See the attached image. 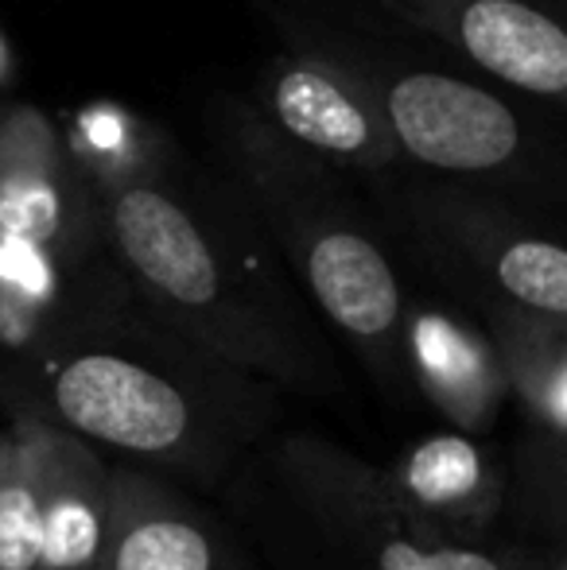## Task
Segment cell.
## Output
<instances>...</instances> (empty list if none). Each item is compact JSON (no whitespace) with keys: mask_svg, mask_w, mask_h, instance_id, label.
Segmentation results:
<instances>
[{"mask_svg":"<svg viewBox=\"0 0 567 570\" xmlns=\"http://www.w3.org/2000/svg\"><path fill=\"white\" fill-rule=\"evenodd\" d=\"M0 407L137 458V470L218 481L273 423L276 389L195 350L114 261H90L47 331L0 353Z\"/></svg>","mask_w":567,"mask_h":570,"instance_id":"6da1fadb","label":"cell"},{"mask_svg":"<svg viewBox=\"0 0 567 570\" xmlns=\"http://www.w3.org/2000/svg\"><path fill=\"white\" fill-rule=\"evenodd\" d=\"M101 237L133 295L195 350L268 389H339V368L281 284L156 179L106 175Z\"/></svg>","mask_w":567,"mask_h":570,"instance_id":"7a4b0ae2","label":"cell"},{"mask_svg":"<svg viewBox=\"0 0 567 570\" xmlns=\"http://www.w3.org/2000/svg\"><path fill=\"white\" fill-rule=\"evenodd\" d=\"M261 144L273 164H261L245 151V171L265 195L268 218L311 299L354 345L373 381L385 389H412L404 357L409 303L389 253L350 214V206L334 198V190L315 183L311 167L292 164L268 132H261Z\"/></svg>","mask_w":567,"mask_h":570,"instance_id":"3957f363","label":"cell"},{"mask_svg":"<svg viewBox=\"0 0 567 570\" xmlns=\"http://www.w3.org/2000/svg\"><path fill=\"white\" fill-rule=\"evenodd\" d=\"M281 478L311 532L346 570H540L564 548L532 540H454L397 493L385 470L326 439H287Z\"/></svg>","mask_w":567,"mask_h":570,"instance_id":"277c9868","label":"cell"},{"mask_svg":"<svg viewBox=\"0 0 567 570\" xmlns=\"http://www.w3.org/2000/svg\"><path fill=\"white\" fill-rule=\"evenodd\" d=\"M98 240L101 222L78 195L51 125L36 109H0V245L75 272L98 256Z\"/></svg>","mask_w":567,"mask_h":570,"instance_id":"5b68a950","label":"cell"},{"mask_svg":"<svg viewBox=\"0 0 567 570\" xmlns=\"http://www.w3.org/2000/svg\"><path fill=\"white\" fill-rule=\"evenodd\" d=\"M409 214L475 279L478 299L486 295L567 323V253L560 240L459 195L417 198Z\"/></svg>","mask_w":567,"mask_h":570,"instance_id":"8992f818","label":"cell"},{"mask_svg":"<svg viewBox=\"0 0 567 570\" xmlns=\"http://www.w3.org/2000/svg\"><path fill=\"white\" fill-rule=\"evenodd\" d=\"M381 109L401 156L420 159L436 171H498L521 151L514 109L459 78L431 70L404 75L385 90Z\"/></svg>","mask_w":567,"mask_h":570,"instance_id":"52a82bcc","label":"cell"},{"mask_svg":"<svg viewBox=\"0 0 567 570\" xmlns=\"http://www.w3.org/2000/svg\"><path fill=\"white\" fill-rule=\"evenodd\" d=\"M94 570H250L195 501L137 465H117Z\"/></svg>","mask_w":567,"mask_h":570,"instance_id":"ba28073f","label":"cell"},{"mask_svg":"<svg viewBox=\"0 0 567 570\" xmlns=\"http://www.w3.org/2000/svg\"><path fill=\"white\" fill-rule=\"evenodd\" d=\"M265 94L276 125L334 164L381 171L401 156L378 94L331 62H276Z\"/></svg>","mask_w":567,"mask_h":570,"instance_id":"9c48e42d","label":"cell"},{"mask_svg":"<svg viewBox=\"0 0 567 570\" xmlns=\"http://www.w3.org/2000/svg\"><path fill=\"white\" fill-rule=\"evenodd\" d=\"M393 489L454 540H521L509 524V458L482 439L439 435L420 439L385 470Z\"/></svg>","mask_w":567,"mask_h":570,"instance_id":"30bf717a","label":"cell"},{"mask_svg":"<svg viewBox=\"0 0 567 570\" xmlns=\"http://www.w3.org/2000/svg\"><path fill=\"white\" fill-rule=\"evenodd\" d=\"M412 392L428 400L454 428V435L486 439L509 404L506 376L486 331L439 307L409 311L404 323Z\"/></svg>","mask_w":567,"mask_h":570,"instance_id":"8fae6325","label":"cell"},{"mask_svg":"<svg viewBox=\"0 0 567 570\" xmlns=\"http://www.w3.org/2000/svg\"><path fill=\"white\" fill-rule=\"evenodd\" d=\"M114 465L98 446L43 423L39 570H94L109 517Z\"/></svg>","mask_w":567,"mask_h":570,"instance_id":"7c38bea8","label":"cell"},{"mask_svg":"<svg viewBox=\"0 0 567 570\" xmlns=\"http://www.w3.org/2000/svg\"><path fill=\"white\" fill-rule=\"evenodd\" d=\"M478 307L509 400L525 415V435L567 443V323L486 295Z\"/></svg>","mask_w":567,"mask_h":570,"instance_id":"4fadbf2b","label":"cell"},{"mask_svg":"<svg viewBox=\"0 0 567 570\" xmlns=\"http://www.w3.org/2000/svg\"><path fill=\"white\" fill-rule=\"evenodd\" d=\"M459 47L493 78L560 98L567 86V36L553 16L521 0H467L451 23Z\"/></svg>","mask_w":567,"mask_h":570,"instance_id":"5bb4252c","label":"cell"},{"mask_svg":"<svg viewBox=\"0 0 567 570\" xmlns=\"http://www.w3.org/2000/svg\"><path fill=\"white\" fill-rule=\"evenodd\" d=\"M43 423L8 415L0 431V570H39Z\"/></svg>","mask_w":567,"mask_h":570,"instance_id":"9a60e30c","label":"cell"}]
</instances>
